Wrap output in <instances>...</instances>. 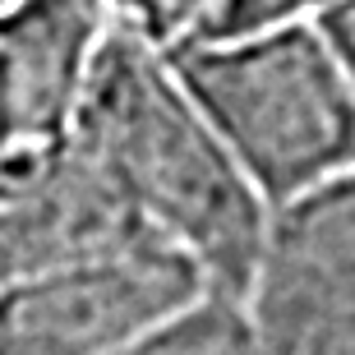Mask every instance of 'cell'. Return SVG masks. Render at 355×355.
I'll return each mask as SVG.
<instances>
[{"label":"cell","mask_w":355,"mask_h":355,"mask_svg":"<svg viewBox=\"0 0 355 355\" xmlns=\"http://www.w3.org/2000/svg\"><path fill=\"white\" fill-rule=\"evenodd\" d=\"M74 134L134 212L203 268L212 291L250 300L277 212L162 42L120 19Z\"/></svg>","instance_id":"1"},{"label":"cell","mask_w":355,"mask_h":355,"mask_svg":"<svg viewBox=\"0 0 355 355\" xmlns=\"http://www.w3.org/2000/svg\"><path fill=\"white\" fill-rule=\"evenodd\" d=\"M171 55L272 212L355 175V69L323 24L198 37Z\"/></svg>","instance_id":"2"},{"label":"cell","mask_w":355,"mask_h":355,"mask_svg":"<svg viewBox=\"0 0 355 355\" xmlns=\"http://www.w3.org/2000/svg\"><path fill=\"white\" fill-rule=\"evenodd\" d=\"M208 277L171 240H139L0 286V355H120L208 295Z\"/></svg>","instance_id":"3"},{"label":"cell","mask_w":355,"mask_h":355,"mask_svg":"<svg viewBox=\"0 0 355 355\" xmlns=\"http://www.w3.org/2000/svg\"><path fill=\"white\" fill-rule=\"evenodd\" d=\"M153 236L157 231L134 212L79 134L0 148V286L88 263Z\"/></svg>","instance_id":"4"},{"label":"cell","mask_w":355,"mask_h":355,"mask_svg":"<svg viewBox=\"0 0 355 355\" xmlns=\"http://www.w3.org/2000/svg\"><path fill=\"white\" fill-rule=\"evenodd\" d=\"M245 304L268 355H355V175L277 212Z\"/></svg>","instance_id":"5"},{"label":"cell","mask_w":355,"mask_h":355,"mask_svg":"<svg viewBox=\"0 0 355 355\" xmlns=\"http://www.w3.org/2000/svg\"><path fill=\"white\" fill-rule=\"evenodd\" d=\"M116 24V0H5L0 144L28 148L74 134Z\"/></svg>","instance_id":"6"},{"label":"cell","mask_w":355,"mask_h":355,"mask_svg":"<svg viewBox=\"0 0 355 355\" xmlns=\"http://www.w3.org/2000/svg\"><path fill=\"white\" fill-rule=\"evenodd\" d=\"M120 355H268V351L259 342L250 304L236 295H222V291H208Z\"/></svg>","instance_id":"7"},{"label":"cell","mask_w":355,"mask_h":355,"mask_svg":"<svg viewBox=\"0 0 355 355\" xmlns=\"http://www.w3.org/2000/svg\"><path fill=\"white\" fill-rule=\"evenodd\" d=\"M351 5V0H222L212 19L198 28V37H240V33H259V28H291V24H323L332 14ZM184 46V42H180Z\"/></svg>","instance_id":"8"},{"label":"cell","mask_w":355,"mask_h":355,"mask_svg":"<svg viewBox=\"0 0 355 355\" xmlns=\"http://www.w3.org/2000/svg\"><path fill=\"white\" fill-rule=\"evenodd\" d=\"M222 0H116L120 19L139 28L144 37L162 42L166 51H175L180 42H189L198 28L212 19Z\"/></svg>","instance_id":"9"},{"label":"cell","mask_w":355,"mask_h":355,"mask_svg":"<svg viewBox=\"0 0 355 355\" xmlns=\"http://www.w3.org/2000/svg\"><path fill=\"white\" fill-rule=\"evenodd\" d=\"M323 28H328V37L337 42V51L346 55V65L355 69V0H351V5H342L332 19H323Z\"/></svg>","instance_id":"10"}]
</instances>
